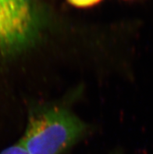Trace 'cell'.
Returning <instances> with one entry per match:
<instances>
[{
	"label": "cell",
	"mask_w": 153,
	"mask_h": 154,
	"mask_svg": "<svg viewBox=\"0 0 153 154\" xmlns=\"http://www.w3.org/2000/svg\"><path fill=\"white\" fill-rule=\"evenodd\" d=\"M41 25L35 0H0V55H14L31 46Z\"/></svg>",
	"instance_id": "2"
},
{
	"label": "cell",
	"mask_w": 153,
	"mask_h": 154,
	"mask_svg": "<svg viewBox=\"0 0 153 154\" xmlns=\"http://www.w3.org/2000/svg\"><path fill=\"white\" fill-rule=\"evenodd\" d=\"M85 126L66 109L51 108L31 117L19 142L29 154H61L82 136Z\"/></svg>",
	"instance_id": "1"
},
{
	"label": "cell",
	"mask_w": 153,
	"mask_h": 154,
	"mask_svg": "<svg viewBox=\"0 0 153 154\" xmlns=\"http://www.w3.org/2000/svg\"><path fill=\"white\" fill-rule=\"evenodd\" d=\"M102 0H67V2L73 6L78 8H86L95 6Z\"/></svg>",
	"instance_id": "3"
},
{
	"label": "cell",
	"mask_w": 153,
	"mask_h": 154,
	"mask_svg": "<svg viewBox=\"0 0 153 154\" xmlns=\"http://www.w3.org/2000/svg\"><path fill=\"white\" fill-rule=\"evenodd\" d=\"M0 154H29L25 149L19 143H17L16 145H14L12 146L6 148L3 151L0 152Z\"/></svg>",
	"instance_id": "4"
}]
</instances>
